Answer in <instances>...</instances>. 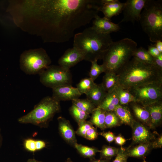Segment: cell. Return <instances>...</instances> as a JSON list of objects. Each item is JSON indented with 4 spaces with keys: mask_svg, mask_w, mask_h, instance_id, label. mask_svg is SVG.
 Masks as SVG:
<instances>
[{
    "mask_svg": "<svg viewBox=\"0 0 162 162\" xmlns=\"http://www.w3.org/2000/svg\"><path fill=\"white\" fill-rule=\"evenodd\" d=\"M128 158L126 153V149L121 146L119 149L116 158L112 162H127Z\"/></svg>",
    "mask_w": 162,
    "mask_h": 162,
    "instance_id": "35",
    "label": "cell"
},
{
    "mask_svg": "<svg viewBox=\"0 0 162 162\" xmlns=\"http://www.w3.org/2000/svg\"><path fill=\"white\" fill-rule=\"evenodd\" d=\"M69 112L78 124L86 120L90 117V114L85 112L74 104L69 109Z\"/></svg>",
    "mask_w": 162,
    "mask_h": 162,
    "instance_id": "29",
    "label": "cell"
},
{
    "mask_svg": "<svg viewBox=\"0 0 162 162\" xmlns=\"http://www.w3.org/2000/svg\"><path fill=\"white\" fill-rule=\"evenodd\" d=\"M58 121L60 135L67 143L74 147L77 143L76 133L69 121L62 116L59 117Z\"/></svg>",
    "mask_w": 162,
    "mask_h": 162,
    "instance_id": "14",
    "label": "cell"
},
{
    "mask_svg": "<svg viewBox=\"0 0 162 162\" xmlns=\"http://www.w3.org/2000/svg\"><path fill=\"white\" fill-rule=\"evenodd\" d=\"M146 0H127L123 10V17L119 23L130 22L134 23L139 21L142 10Z\"/></svg>",
    "mask_w": 162,
    "mask_h": 162,
    "instance_id": "10",
    "label": "cell"
},
{
    "mask_svg": "<svg viewBox=\"0 0 162 162\" xmlns=\"http://www.w3.org/2000/svg\"><path fill=\"white\" fill-rule=\"evenodd\" d=\"M129 140L125 139L121 134H119L115 136L114 141L116 144L122 146Z\"/></svg>",
    "mask_w": 162,
    "mask_h": 162,
    "instance_id": "40",
    "label": "cell"
},
{
    "mask_svg": "<svg viewBox=\"0 0 162 162\" xmlns=\"http://www.w3.org/2000/svg\"><path fill=\"white\" fill-rule=\"evenodd\" d=\"M99 134L104 137L106 141L110 143L114 141L115 136L114 134L110 131L100 133Z\"/></svg>",
    "mask_w": 162,
    "mask_h": 162,
    "instance_id": "38",
    "label": "cell"
},
{
    "mask_svg": "<svg viewBox=\"0 0 162 162\" xmlns=\"http://www.w3.org/2000/svg\"><path fill=\"white\" fill-rule=\"evenodd\" d=\"M114 111L119 118L121 123L131 125L134 120L128 105H119Z\"/></svg>",
    "mask_w": 162,
    "mask_h": 162,
    "instance_id": "21",
    "label": "cell"
},
{
    "mask_svg": "<svg viewBox=\"0 0 162 162\" xmlns=\"http://www.w3.org/2000/svg\"><path fill=\"white\" fill-rule=\"evenodd\" d=\"M107 92L101 84H97L86 94V98L96 107H98L106 95Z\"/></svg>",
    "mask_w": 162,
    "mask_h": 162,
    "instance_id": "19",
    "label": "cell"
},
{
    "mask_svg": "<svg viewBox=\"0 0 162 162\" xmlns=\"http://www.w3.org/2000/svg\"><path fill=\"white\" fill-rule=\"evenodd\" d=\"M118 85L128 89L143 85L162 82V70L153 64L133 57L116 73Z\"/></svg>",
    "mask_w": 162,
    "mask_h": 162,
    "instance_id": "2",
    "label": "cell"
},
{
    "mask_svg": "<svg viewBox=\"0 0 162 162\" xmlns=\"http://www.w3.org/2000/svg\"><path fill=\"white\" fill-rule=\"evenodd\" d=\"M105 123L106 128L118 126L121 123L114 111H106Z\"/></svg>",
    "mask_w": 162,
    "mask_h": 162,
    "instance_id": "32",
    "label": "cell"
},
{
    "mask_svg": "<svg viewBox=\"0 0 162 162\" xmlns=\"http://www.w3.org/2000/svg\"><path fill=\"white\" fill-rule=\"evenodd\" d=\"M133 57L141 62L153 64L154 58L149 54L148 50L142 47L136 49L133 52Z\"/></svg>",
    "mask_w": 162,
    "mask_h": 162,
    "instance_id": "27",
    "label": "cell"
},
{
    "mask_svg": "<svg viewBox=\"0 0 162 162\" xmlns=\"http://www.w3.org/2000/svg\"><path fill=\"white\" fill-rule=\"evenodd\" d=\"M101 83L107 92H111L118 85V77L116 74L113 72L106 71Z\"/></svg>",
    "mask_w": 162,
    "mask_h": 162,
    "instance_id": "23",
    "label": "cell"
},
{
    "mask_svg": "<svg viewBox=\"0 0 162 162\" xmlns=\"http://www.w3.org/2000/svg\"><path fill=\"white\" fill-rule=\"evenodd\" d=\"M64 162H73L70 158H68Z\"/></svg>",
    "mask_w": 162,
    "mask_h": 162,
    "instance_id": "48",
    "label": "cell"
},
{
    "mask_svg": "<svg viewBox=\"0 0 162 162\" xmlns=\"http://www.w3.org/2000/svg\"><path fill=\"white\" fill-rule=\"evenodd\" d=\"M119 104L118 99L113 91L107 92L101 103L97 107L106 111H114L116 107Z\"/></svg>",
    "mask_w": 162,
    "mask_h": 162,
    "instance_id": "22",
    "label": "cell"
},
{
    "mask_svg": "<svg viewBox=\"0 0 162 162\" xmlns=\"http://www.w3.org/2000/svg\"><path fill=\"white\" fill-rule=\"evenodd\" d=\"M143 162H146V161L145 160H144V161H143Z\"/></svg>",
    "mask_w": 162,
    "mask_h": 162,
    "instance_id": "49",
    "label": "cell"
},
{
    "mask_svg": "<svg viewBox=\"0 0 162 162\" xmlns=\"http://www.w3.org/2000/svg\"><path fill=\"white\" fill-rule=\"evenodd\" d=\"M154 44L160 53H162V41L158 40Z\"/></svg>",
    "mask_w": 162,
    "mask_h": 162,
    "instance_id": "44",
    "label": "cell"
},
{
    "mask_svg": "<svg viewBox=\"0 0 162 162\" xmlns=\"http://www.w3.org/2000/svg\"><path fill=\"white\" fill-rule=\"evenodd\" d=\"M40 82L45 86L52 88L71 85L72 75L70 70L60 66L50 65L39 74Z\"/></svg>",
    "mask_w": 162,
    "mask_h": 162,
    "instance_id": "8",
    "label": "cell"
},
{
    "mask_svg": "<svg viewBox=\"0 0 162 162\" xmlns=\"http://www.w3.org/2000/svg\"><path fill=\"white\" fill-rule=\"evenodd\" d=\"M154 141L152 142V148H160L162 146V136L160 135Z\"/></svg>",
    "mask_w": 162,
    "mask_h": 162,
    "instance_id": "41",
    "label": "cell"
},
{
    "mask_svg": "<svg viewBox=\"0 0 162 162\" xmlns=\"http://www.w3.org/2000/svg\"><path fill=\"white\" fill-rule=\"evenodd\" d=\"M153 64L159 69L162 70V53L158 57L154 58Z\"/></svg>",
    "mask_w": 162,
    "mask_h": 162,
    "instance_id": "42",
    "label": "cell"
},
{
    "mask_svg": "<svg viewBox=\"0 0 162 162\" xmlns=\"http://www.w3.org/2000/svg\"><path fill=\"white\" fill-rule=\"evenodd\" d=\"M92 27L98 33L110 34L119 31L120 28L119 24L115 23L104 17H101L98 15L92 21Z\"/></svg>",
    "mask_w": 162,
    "mask_h": 162,
    "instance_id": "15",
    "label": "cell"
},
{
    "mask_svg": "<svg viewBox=\"0 0 162 162\" xmlns=\"http://www.w3.org/2000/svg\"><path fill=\"white\" fill-rule=\"evenodd\" d=\"M119 149L107 145L103 146L100 150V158L110 160L112 157L116 156Z\"/></svg>",
    "mask_w": 162,
    "mask_h": 162,
    "instance_id": "31",
    "label": "cell"
},
{
    "mask_svg": "<svg viewBox=\"0 0 162 162\" xmlns=\"http://www.w3.org/2000/svg\"><path fill=\"white\" fill-rule=\"evenodd\" d=\"M2 136L1 134V129L0 128V148L1 146V145L2 144Z\"/></svg>",
    "mask_w": 162,
    "mask_h": 162,
    "instance_id": "47",
    "label": "cell"
},
{
    "mask_svg": "<svg viewBox=\"0 0 162 162\" xmlns=\"http://www.w3.org/2000/svg\"><path fill=\"white\" fill-rule=\"evenodd\" d=\"M72 104L85 112L91 114L96 107L87 98L75 99L72 100Z\"/></svg>",
    "mask_w": 162,
    "mask_h": 162,
    "instance_id": "28",
    "label": "cell"
},
{
    "mask_svg": "<svg viewBox=\"0 0 162 162\" xmlns=\"http://www.w3.org/2000/svg\"><path fill=\"white\" fill-rule=\"evenodd\" d=\"M112 42L110 34L98 33L91 27L74 35L73 47L82 52L84 60L91 62L102 59Z\"/></svg>",
    "mask_w": 162,
    "mask_h": 162,
    "instance_id": "3",
    "label": "cell"
},
{
    "mask_svg": "<svg viewBox=\"0 0 162 162\" xmlns=\"http://www.w3.org/2000/svg\"><path fill=\"white\" fill-rule=\"evenodd\" d=\"M36 148V151L40 150L46 146V143L44 141L42 140H37L35 141Z\"/></svg>",
    "mask_w": 162,
    "mask_h": 162,
    "instance_id": "43",
    "label": "cell"
},
{
    "mask_svg": "<svg viewBox=\"0 0 162 162\" xmlns=\"http://www.w3.org/2000/svg\"><path fill=\"white\" fill-rule=\"evenodd\" d=\"M35 141L36 140L31 138L26 139L24 142L25 148L28 151L32 152L36 151Z\"/></svg>",
    "mask_w": 162,
    "mask_h": 162,
    "instance_id": "36",
    "label": "cell"
},
{
    "mask_svg": "<svg viewBox=\"0 0 162 162\" xmlns=\"http://www.w3.org/2000/svg\"><path fill=\"white\" fill-rule=\"evenodd\" d=\"M43 34L48 42L68 41L75 30L98 15L101 0H44L41 2Z\"/></svg>",
    "mask_w": 162,
    "mask_h": 162,
    "instance_id": "1",
    "label": "cell"
},
{
    "mask_svg": "<svg viewBox=\"0 0 162 162\" xmlns=\"http://www.w3.org/2000/svg\"><path fill=\"white\" fill-rule=\"evenodd\" d=\"M78 124V127L75 133L77 135L85 138L87 131L93 125L89 121L86 120Z\"/></svg>",
    "mask_w": 162,
    "mask_h": 162,
    "instance_id": "34",
    "label": "cell"
},
{
    "mask_svg": "<svg viewBox=\"0 0 162 162\" xmlns=\"http://www.w3.org/2000/svg\"><path fill=\"white\" fill-rule=\"evenodd\" d=\"M124 3H122L118 0L110 3H102L99 11L102 12L104 17L110 20L114 16H116L122 13L123 10Z\"/></svg>",
    "mask_w": 162,
    "mask_h": 162,
    "instance_id": "17",
    "label": "cell"
},
{
    "mask_svg": "<svg viewBox=\"0 0 162 162\" xmlns=\"http://www.w3.org/2000/svg\"><path fill=\"white\" fill-rule=\"evenodd\" d=\"M96 83L90 77L82 79L77 84V88L81 94H86L95 86Z\"/></svg>",
    "mask_w": 162,
    "mask_h": 162,
    "instance_id": "30",
    "label": "cell"
},
{
    "mask_svg": "<svg viewBox=\"0 0 162 162\" xmlns=\"http://www.w3.org/2000/svg\"><path fill=\"white\" fill-rule=\"evenodd\" d=\"M110 160L105 159H100L96 160L94 159L91 160L90 162H110Z\"/></svg>",
    "mask_w": 162,
    "mask_h": 162,
    "instance_id": "45",
    "label": "cell"
},
{
    "mask_svg": "<svg viewBox=\"0 0 162 162\" xmlns=\"http://www.w3.org/2000/svg\"><path fill=\"white\" fill-rule=\"evenodd\" d=\"M133 116L150 128H152L151 120L149 112L145 106L136 102L128 104Z\"/></svg>",
    "mask_w": 162,
    "mask_h": 162,
    "instance_id": "16",
    "label": "cell"
},
{
    "mask_svg": "<svg viewBox=\"0 0 162 162\" xmlns=\"http://www.w3.org/2000/svg\"><path fill=\"white\" fill-rule=\"evenodd\" d=\"M74 147L79 153L85 158H89L90 160L94 159L96 153L100 152V150L94 147H90L76 143Z\"/></svg>",
    "mask_w": 162,
    "mask_h": 162,
    "instance_id": "26",
    "label": "cell"
},
{
    "mask_svg": "<svg viewBox=\"0 0 162 162\" xmlns=\"http://www.w3.org/2000/svg\"><path fill=\"white\" fill-rule=\"evenodd\" d=\"M148 51L149 54L154 58L158 57L161 54L154 44H151L150 45L148 46Z\"/></svg>",
    "mask_w": 162,
    "mask_h": 162,
    "instance_id": "39",
    "label": "cell"
},
{
    "mask_svg": "<svg viewBox=\"0 0 162 162\" xmlns=\"http://www.w3.org/2000/svg\"><path fill=\"white\" fill-rule=\"evenodd\" d=\"M84 60L83 53L80 50L73 47L67 49L59 59V65L62 68L69 70L80 62Z\"/></svg>",
    "mask_w": 162,
    "mask_h": 162,
    "instance_id": "12",
    "label": "cell"
},
{
    "mask_svg": "<svg viewBox=\"0 0 162 162\" xmlns=\"http://www.w3.org/2000/svg\"><path fill=\"white\" fill-rule=\"evenodd\" d=\"M136 43L125 38L111 44L103 58L102 64L105 72L117 71L133 57L137 48Z\"/></svg>",
    "mask_w": 162,
    "mask_h": 162,
    "instance_id": "4",
    "label": "cell"
},
{
    "mask_svg": "<svg viewBox=\"0 0 162 162\" xmlns=\"http://www.w3.org/2000/svg\"><path fill=\"white\" fill-rule=\"evenodd\" d=\"M128 90L136 102L143 106L162 100V82L146 84Z\"/></svg>",
    "mask_w": 162,
    "mask_h": 162,
    "instance_id": "9",
    "label": "cell"
},
{
    "mask_svg": "<svg viewBox=\"0 0 162 162\" xmlns=\"http://www.w3.org/2000/svg\"><path fill=\"white\" fill-rule=\"evenodd\" d=\"M98 134L96 128L93 126L87 131L85 138L89 140H94L97 138Z\"/></svg>",
    "mask_w": 162,
    "mask_h": 162,
    "instance_id": "37",
    "label": "cell"
},
{
    "mask_svg": "<svg viewBox=\"0 0 162 162\" xmlns=\"http://www.w3.org/2000/svg\"><path fill=\"white\" fill-rule=\"evenodd\" d=\"M97 61L95 60L91 62L92 65L89 74V77L94 81L101 74L104 73L105 71L103 65L98 64Z\"/></svg>",
    "mask_w": 162,
    "mask_h": 162,
    "instance_id": "33",
    "label": "cell"
},
{
    "mask_svg": "<svg viewBox=\"0 0 162 162\" xmlns=\"http://www.w3.org/2000/svg\"><path fill=\"white\" fill-rule=\"evenodd\" d=\"M114 91L118 99L119 105H128L130 103L136 102L135 98L128 89L117 85Z\"/></svg>",
    "mask_w": 162,
    "mask_h": 162,
    "instance_id": "25",
    "label": "cell"
},
{
    "mask_svg": "<svg viewBox=\"0 0 162 162\" xmlns=\"http://www.w3.org/2000/svg\"><path fill=\"white\" fill-rule=\"evenodd\" d=\"M60 110V101L52 96H46L31 111L19 118L18 121L21 124H31L40 128H45Z\"/></svg>",
    "mask_w": 162,
    "mask_h": 162,
    "instance_id": "6",
    "label": "cell"
},
{
    "mask_svg": "<svg viewBox=\"0 0 162 162\" xmlns=\"http://www.w3.org/2000/svg\"><path fill=\"white\" fill-rule=\"evenodd\" d=\"M27 162H43L38 161L34 159H29L28 160Z\"/></svg>",
    "mask_w": 162,
    "mask_h": 162,
    "instance_id": "46",
    "label": "cell"
},
{
    "mask_svg": "<svg viewBox=\"0 0 162 162\" xmlns=\"http://www.w3.org/2000/svg\"><path fill=\"white\" fill-rule=\"evenodd\" d=\"M152 142L141 143L131 148L126 149V153L128 157L144 158L152 149Z\"/></svg>",
    "mask_w": 162,
    "mask_h": 162,
    "instance_id": "20",
    "label": "cell"
},
{
    "mask_svg": "<svg viewBox=\"0 0 162 162\" xmlns=\"http://www.w3.org/2000/svg\"><path fill=\"white\" fill-rule=\"evenodd\" d=\"M106 111L96 107L92 113L89 122L93 125L104 130L106 128L105 123Z\"/></svg>",
    "mask_w": 162,
    "mask_h": 162,
    "instance_id": "24",
    "label": "cell"
},
{
    "mask_svg": "<svg viewBox=\"0 0 162 162\" xmlns=\"http://www.w3.org/2000/svg\"><path fill=\"white\" fill-rule=\"evenodd\" d=\"M139 21L150 41H162V1L146 0Z\"/></svg>",
    "mask_w": 162,
    "mask_h": 162,
    "instance_id": "5",
    "label": "cell"
},
{
    "mask_svg": "<svg viewBox=\"0 0 162 162\" xmlns=\"http://www.w3.org/2000/svg\"><path fill=\"white\" fill-rule=\"evenodd\" d=\"M52 97L56 100L61 101L72 100L81 95L76 87L71 85L59 86L52 89Z\"/></svg>",
    "mask_w": 162,
    "mask_h": 162,
    "instance_id": "13",
    "label": "cell"
},
{
    "mask_svg": "<svg viewBox=\"0 0 162 162\" xmlns=\"http://www.w3.org/2000/svg\"><path fill=\"white\" fill-rule=\"evenodd\" d=\"M143 124L134 119L130 125L132 129V139L134 143L152 142L155 139L154 134Z\"/></svg>",
    "mask_w": 162,
    "mask_h": 162,
    "instance_id": "11",
    "label": "cell"
},
{
    "mask_svg": "<svg viewBox=\"0 0 162 162\" xmlns=\"http://www.w3.org/2000/svg\"><path fill=\"white\" fill-rule=\"evenodd\" d=\"M149 113L152 125V128L158 126L162 119V100L144 106Z\"/></svg>",
    "mask_w": 162,
    "mask_h": 162,
    "instance_id": "18",
    "label": "cell"
},
{
    "mask_svg": "<svg viewBox=\"0 0 162 162\" xmlns=\"http://www.w3.org/2000/svg\"><path fill=\"white\" fill-rule=\"evenodd\" d=\"M20 62L21 69L28 75L39 74L51 63L50 57L42 48L24 52L20 56Z\"/></svg>",
    "mask_w": 162,
    "mask_h": 162,
    "instance_id": "7",
    "label": "cell"
}]
</instances>
